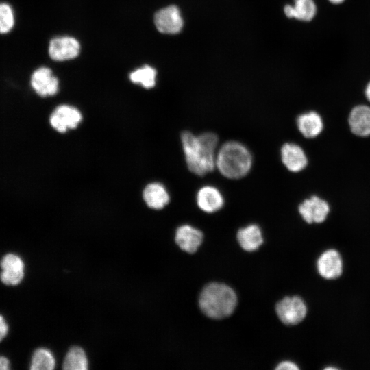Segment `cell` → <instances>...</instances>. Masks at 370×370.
I'll list each match as a JSON object with an SVG mask.
<instances>
[{"mask_svg": "<svg viewBox=\"0 0 370 370\" xmlns=\"http://www.w3.org/2000/svg\"><path fill=\"white\" fill-rule=\"evenodd\" d=\"M182 145L188 169L198 176L212 172L216 167L219 138L214 133L196 136L188 131L181 134Z\"/></svg>", "mask_w": 370, "mask_h": 370, "instance_id": "obj_1", "label": "cell"}, {"mask_svg": "<svg viewBox=\"0 0 370 370\" xmlns=\"http://www.w3.org/2000/svg\"><path fill=\"white\" fill-rule=\"evenodd\" d=\"M252 163L251 152L239 142H226L217 150L216 167L227 178L240 179L245 177L249 172Z\"/></svg>", "mask_w": 370, "mask_h": 370, "instance_id": "obj_2", "label": "cell"}, {"mask_svg": "<svg viewBox=\"0 0 370 370\" xmlns=\"http://www.w3.org/2000/svg\"><path fill=\"white\" fill-rule=\"evenodd\" d=\"M237 303L235 292L230 286L220 283L206 286L199 296V307L202 312L212 319L230 316Z\"/></svg>", "mask_w": 370, "mask_h": 370, "instance_id": "obj_3", "label": "cell"}, {"mask_svg": "<svg viewBox=\"0 0 370 370\" xmlns=\"http://www.w3.org/2000/svg\"><path fill=\"white\" fill-rule=\"evenodd\" d=\"M275 310L280 321L288 325L298 324L307 313L304 301L298 296L284 297L276 304Z\"/></svg>", "mask_w": 370, "mask_h": 370, "instance_id": "obj_4", "label": "cell"}, {"mask_svg": "<svg viewBox=\"0 0 370 370\" xmlns=\"http://www.w3.org/2000/svg\"><path fill=\"white\" fill-rule=\"evenodd\" d=\"M153 20L157 29L166 34L179 33L184 25L180 9L173 5L158 10L155 14Z\"/></svg>", "mask_w": 370, "mask_h": 370, "instance_id": "obj_5", "label": "cell"}, {"mask_svg": "<svg viewBox=\"0 0 370 370\" xmlns=\"http://www.w3.org/2000/svg\"><path fill=\"white\" fill-rule=\"evenodd\" d=\"M1 281L9 286L21 283L25 275V264L22 258L15 254L5 255L0 262Z\"/></svg>", "mask_w": 370, "mask_h": 370, "instance_id": "obj_6", "label": "cell"}, {"mask_svg": "<svg viewBox=\"0 0 370 370\" xmlns=\"http://www.w3.org/2000/svg\"><path fill=\"white\" fill-rule=\"evenodd\" d=\"M82 119V114L77 108L68 105H61L51 113L49 122L55 130L64 133L68 129L75 128Z\"/></svg>", "mask_w": 370, "mask_h": 370, "instance_id": "obj_7", "label": "cell"}, {"mask_svg": "<svg viewBox=\"0 0 370 370\" xmlns=\"http://www.w3.org/2000/svg\"><path fill=\"white\" fill-rule=\"evenodd\" d=\"M298 210L306 223H321L326 219L330 212V206L326 201L313 195L301 203Z\"/></svg>", "mask_w": 370, "mask_h": 370, "instance_id": "obj_8", "label": "cell"}, {"mask_svg": "<svg viewBox=\"0 0 370 370\" xmlns=\"http://www.w3.org/2000/svg\"><path fill=\"white\" fill-rule=\"evenodd\" d=\"M80 51L79 42L73 37L60 36L53 38L49 45V54L56 61H65L76 58Z\"/></svg>", "mask_w": 370, "mask_h": 370, "instance_id": "obj_9", "label": "cell"}, {"mask_svg": "<svg viewBox=\"0 0 370 370\" xmlns=\"http://www.w3.org/2000/svg\"><path fill=\"white\" fill-rule=\"evenodd\" d=\"M319 275L326 280H334L343 273V260L338 251L330 249L323 252L317 262Z\"/></svg>", "mask_w": 370, "mask_h": 370, "instance_id": "obj_10", "label": "cell"}, {"mask_svg": "<svg viewBox=\"0 0 370 370\" xmlns=\"http://www.w3.org/2000/svg\"><path fill=\"white\" fill-rule=\"evenodd\" d=\"M31 85L38 95L46 97L54 95L58 92L59 82L50 69L40 67L33 73Z\"/></svg>", "mask_w": 370, "mask_h": 370, "instance_id": "obj_11", "label": "cell"}, {"mask_svg": "<svg viewBox=\"0 0 370 370\" xmlns=\"http://www.w3.org/2000/svg\"><path fill=\"white\" fill-rule=\"evenodd\" d=\"M283 164L291 172H299L307 166L308 159L303 149L298 145L286 143L280 149Z\"/></svg>", "mask_w": 370, "mask_h": 370, "instance_id": "obj_12", "label": "cell"}, {"mask_svg": "<svg viewBox=\"0 0 370 370\" xmlns=\"http://www.w3.org/2000/svg\"><path fill=\"white\" fill-rule=\"evenodd\" d=\"M196 201L202 211L212 213L223 207L224 198L218 188L208 185L199 189L196 195Z\"/></svg>", "mask_w": 370, "mask_h": 370, "instance_id": "obj_13", "label": "cell"}, {"mask_svg": "<svg viewBox=\"0 0 370 370\" xmlns=\"http://www.w3.org/2000/svg\"><path fill=\"white\" fill-rule=\"evenodd\" d=\"M203 238V233L189 225L179 227L175 237L177 245L188 253L195 252L201 245Z\"/></svg>", "mask_w": 370, "mask_h": 370, "instance_id": "obj_14", "label": "cell"}, {"mask_svg": "<svg viewBox=\"0 0 370 370\" xmlns=\"http://www.w3.org/2000/svg\"><path fill=\"white\" fill-rule=\"evenodd\" d=\"M349 125L353 134L362 137L370 136V107L355 106L350 112Z\"/></svg>", "mask_w": 370, "mask_h": 370, "instance_id": "obj_15", "label": "cell"}, {"mask_svg": "<svg viewBox=\"0 0 370 370\" xmlns=\"http://www.w3.org/2000/svg\"><path fill=\"white\" fill-rule=\"evenodd\" d=\"M297 125L300 133L307 138H313L322 132L323 123L321 116L310 111L300 114L297 118Z\"/></svg>", "mask_w": 370, "mask_h": 370, "instance_id": "obj_16", "label": "cell"}, {"mask_svg": "<svg viewBox=\"0 0 370 370\" xmlns=\"http://www.w3.org/2000/svg\"><path fill=\"white\" fill-rule=\"evenodd\" d=\"M317 8L314 0H294V5L284 8L285 15L302 21H310L316 16Z\"/></svg>", "mask_w": 370, "mask_h": 370, "instance_id": "obj_17", "label": "cell"}, {"mask_svg": "<svg viewBox=\"0 0 370 370\" xmlns=\"http://www.w3.org/2000/svg\"><path fill=\"white\" fill-rule=\"evenodd\" d=\"M143 196L147 205L156 210L163 208L170 200L166 189L159 183L148 184L143 190Z\"/></svg>", "mask_w": 370, "mask_h": 370, "instance_id": "obj_18", "label": "cell"}, {"mask_svg": "<svg viewBox=\"0 0 370 370\" xmlns=\"http://www.w3.org/2000/svg\"><path fill=\"white\" fill-rule=\"evenodd\" d=\"M237 240L241 247L247 251L258 249L263 243L261 230L255 224L240 229L237 233Z\"/></svg>", "mask_w": 370, "mask_h": 370, "instance_id": "obj_19", "label": "cell"}, {"mask_svg": "<svg viewBox=\"0 0 370 370\" xmlns=\"http://www.w3.org/2000/svg\"><path fill=\"white\" fill-rule=\"evenodd\" d=\"M67 370H86L88 360L83 349L79 347H71L67 352L62 366Z\"/></svg>", "mask_w": 370, "mask_h": 370, "instance_id": "obj_20", "label": "cell"}, {"mask_svg": "<svg viewBox=\"0 0 370 370\" xmlns=\"http://www.w3.org/2000/svg\"><path fill=\"white\" fill-rule=\"evenodd\" d=\"M56 365L52 353L47 349H37L33 354L30 369L32 370H51Z\"/></svg>", "mask_w": 370, "mask_h": 370, "instance_id": "obj_21", "label": "cell"}, {"mask_svg": "<svg viewBox=\"0 0 370 370\" xmlns=\"http://www.w3.org/2000/svg\"><path fill=\"white\" fill-rule=\"evenodd\" d=\"M156 71L154 68L145 65L130 74V80L135 84H140L145 88H151L156 84Z\"/></svg>", "mask_w": 370, "mask_h": 370, "instance_id": "obj_22", "label": "cell"}, {"mask_svg": "<svg viewBox=\"0 0 370 370\" xmlns=\"http://www.w3.org/2000/svg\"><path fill=\"white\" fill-rule=\"evenodd\" d=\"M14 14L10 6L6 3H0V33L8 32L13 27Z\"/></svg>", "mask_w": 370, "mask_h": 370, "instance_id": "obj_23", "label": "cell"}, {"mask_svg": "<svg viewBox=\"0 0 370 370\" xmlns=\"http://www.w3.org/2000/svg\"><path fill=\"white\" fill-rule=\"evenodd\" d=\"M8 325L3 316L0 315V341L8 334Z\"/></svg>", "mask_w": 370, "mask_h": 370, "instance_id": "obj_24", "label": "cell"}, {"mask_svg": "<svg viewBox=\"0 0 370 370\" xmlns=\"http://www.w3.org/2000/svg\"><path fill=\"white\" fill-rule=\"evenodd\" d=\"M278 370H297L299 367L293 362L290 361H284L279 364L276 367Z\"/></svg>", "mask_w": 370, "mask_h": 370, "instance_id": "obj_25", "label": "cell"}, {"mask_svg": "<svg viewBox=\"0 0 370 370\" xmlns=\"http://www.w3.org/2000/svg\"><path fill=\"white\" fill-rule=\"evenodd\" d=\"M9 360L2 356H0V370H8L10 369Z\"/></svg>", "mask_w": 370, "mask_h": 370, "instance_id": "obj_26", "label": "cell"}, {"mask_svg": "<svg viewBox=\"0 0 370 370\" xmlns=\"http://www.w3.org/2000/svg\"><path fill=\"white\" fill-rule=\"evenodd\" d=\"M365 94L367 100L370 101V81L369 82V83L367 84L365 87Z\"/></svg>", "mask_w": 370, "mask_h": 370, "instance_id": "obj_27", "label": "cell"}, {"mask_svg": "<svg viewBox=\"0 0 370 370\" xmlns=\"http://www.w3.org/2000/svg\"><path fill=\"white\" fill-rule=\"evenodd\" d=\"M328 1L333 5H339L345 1V0H328Z\"/></svg>", "mask_w": 370, "mask_h": 370, "instance_id": "obj_28", "label": "cell"}]
</instances>
